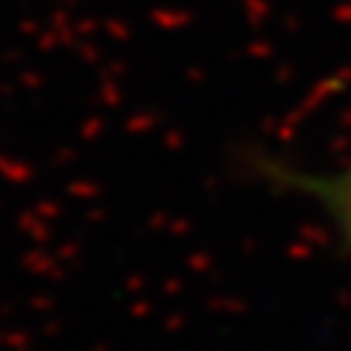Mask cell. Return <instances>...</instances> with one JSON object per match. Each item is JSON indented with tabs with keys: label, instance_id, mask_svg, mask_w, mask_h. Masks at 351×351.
Returning <instances> with one entry per match:
<instances>
[{
	"label": "cell",
	"instance_id": "obj_1",
	"mask_svg": "<svg viewBox=\"0 0 351 351\" xmlns=\"http://www.w3.org/2000/svg\"><path fill=\"white\" fill-rule=\"evenodd\" d=\"M243 164L261 182L311 199L331 219L337 234L351 249V167L334 170V173H311V170L293 167L290 161H281L276 156H263V152H249Z\"/></svg>",
	"mask_w": 351,
	"mask_h": 351
}]
</instances>
